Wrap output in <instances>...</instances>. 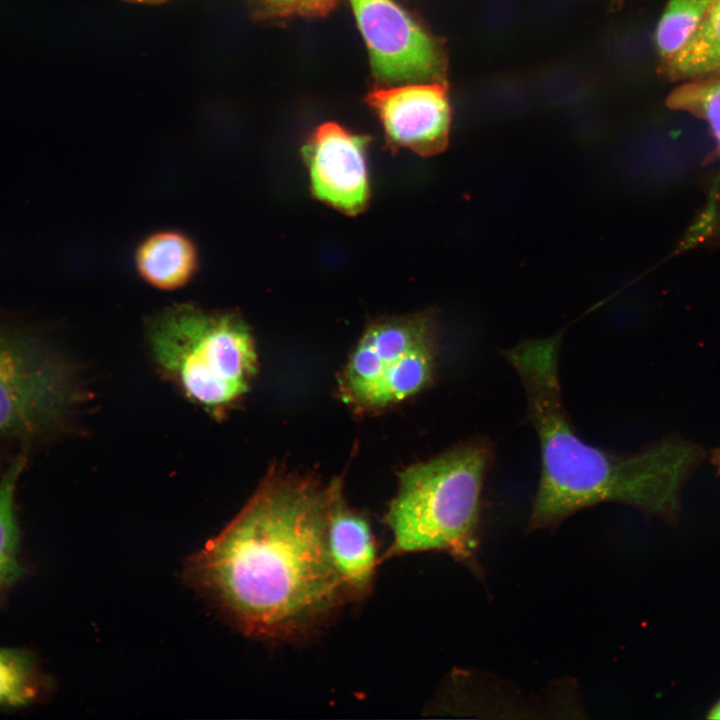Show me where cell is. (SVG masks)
<instances>
[{
	"instance_id": "cell-1",
	"label": "cell",
	"mask_w": 720,
	"mask_h": 720,
	"mask_svg": "<svg viewBox=\"0 0 720 720\" xmlns=\"http://www.w3.org/2000/svg\"><path fill=\"white\" fill-rule=\"evenodd\" d=\"M330 488L273 471L184 576L243 633L303 640L350 599L327 545Z\"/></svg>"
},
{
	"instance_id": "cell-2",
	"label": "cell",
	"mask_w": 720,
	"mask_h": 720,
	"mask_svg": "<svg viewBox=\"0 0 720 720\" xmlns=\"http://www.w3.org/2000/svg\"><path fill=\"white\" fill-rule=\"evenodd\" d=\"M561 339V333L528 338L503 351L523 385L526 418L540 449V478L528 531L555 528L571 515L603 503L626 504L661 517L674 515L680 489L702 462L704 450L674 437L635 453L588 444L574 429L563 403Z\"/></svg>"
},
{
	"instance_id": "cell-3",
	"label": "cell",
	"mask_w": 720,
	"mask_h": 720,
	"mask_svg": "<svg viewBox=\"0 0 720 720\" xmlns=\"http://www.w3.org/2000/svg\"><path fill=\"white\" fill-rule=\"evenodd\" d=\"M493 449L473 439L399 474L384 515L390 543L381 561L444 553L477 571L481 497Z\"/></svg>"
},
{
	"instance_id": "cell-4",
	"label": "cell",
	"mask_w": 720,
	"mask_h": 720,
	"mask_svg": "<svg viewBox=\"0 0 720 720\" xmlns=\"http://www.w3.org/2000/svg\"><path fill=\"white\" fill-rule=\"evenodd\" d=\"M147 332L160 370L210 414L224 415L247 393L257 354L239 314L177 304L156 314Z\"/></svg>"
},
{
	"instance_id": "cell-5",
	"label": "cell",
	"mask_w": 720,
	"mask_h": 720,
	"mask_svg": "<svg viewBox=\"0 0 720 720\" xmlns=\"http://www.w3.org/2000/svg\"><path fill=\"white\" fill-rule=\"evenodd\" d=\"M81 397L65 356L42 338L0 323V438L29 447L58 436Z\"/></svg>"
},
{
	"instance_id": "cell-6",
	"label": "cell",
	"mask_w": 720,
	"mask_h": 720,
	"mask_svg": "<svg viewBox=\"0 0 720 720\" xmlns=\"http://www.w3.org/2000/svg\"><path fill=\"white\" fill-rule=\"evenodd\" d=\"M375 75L388 83L440 82L446 62L437 40L393 0H349Z\"/></svg>"
},
{
	"instance_id": "cell-7",
	"label": "cell",
	"mask_w": 720,
	"mask_h": 720,
	"mask_svg": "<svg viewBox=\"0 0 720 720\" xmlns=\"http://www.w3.org/2000/svg\"><path fill=\"white\" fill-rule=\"evenodd\" d=\"M367 102L383 124L390 150L409 148L432 156L446 149L451 111L442 82L375 89Z\"/></svg>"
},
{
	"instance_id": "cell-8",
	"label": "cell",
	"mask_w": 720,
	"mask_h": 720,
	"mask_svg": "<svg viewBox=\"0 0 720 720\" xmlns=\"http://www.w3.org/2000/svg\"><path fill=\"white\" fill-rule=\"evenodd\" d=\"M369 137L348 132L336 123L319 126L302 149L315 198L355 216L370 196L366 149Z\"/></svg>"
},
{
	"instance_id": "cell-9",
	"label": "cell",
	"mask_w": 720,
	"mask_h": 720,
	"mask_svg": "<svg viewBox=\"0 0 720 720\" xmlns=\"http://www.w3.org/2000/svg\"><path fill=\"white\" fill-rule=\"evenodd\" d=\"M434 336L431 312L375 321L362 335L345 368L342 393L363 407L385 370L415 348L434 342Z\"/></svg>"
},
{
	"instance_id": "cell-10",
	"label": "cell",
	"mask_w": 720,
	"mask_h": 720,
	"mask_svg": "<svg viewBox=\"0 0 720 720\" xmlns=\"http://www.w3.org/2000/svg\"><path fill=\"white\" fill-rule=\"evenodd\" d=\"M329 488V555L350 602L362 601L372 592L382 562L376 538L368 518L347 506L341 483L335 481Z\"/></svg>"
},
{
	"instance_id": "cell-11",
	"label": "cell",
	"mask_w": 720,
	"mask_h": 720,
	"mask_svg": "<svg viewBox=\"0 0 720 720\" xmlns=\"http://www.w3.org/2000/svg\"><path fill=\"white\" fill-rule=\"evenodd\" d=\"M135 267L147 284L159 290L187 285L199 270L195 242L177 230H161L147 236L135 252Z\"/></svg>"
},
{
	"instance_id": "cell-12",
	"label": "cell",
	"mask_w": 720,
	"mask_h": 720,
	"mask_svg": "<svg viewBox=\"0 0 720 720\" xmlns=\"http://www.w3.org/2000/svg\"><path fill=\"white\" fill-rule=\"evenodd\" d=\"M673 80L687 81L720 73V0H714L684 47L662 63Z\"/></svg>"
},
{
	"instance_id": "cell-13",
	"label": "cell",
	"mask_w": 720,
	"mask_h": 720,
	"mask_svg": "<svg viewBox=\"0 0 720 720\" xmlns=\"http://www.w3.org/2000/svg\"><path fill=\"white\" fill-rule=\"evenodd\" d=\"M434 368V342L415 348L385 370L363 407H384L411 396L430 382Z\"/></svg>"
},
{
	"instance_id": "cell-14",
	"label": "cell",
	"mask_w": 720,
	"mask_h": 720,
	"mask_svg": "<svg viewBox=\"0 0 720 720\" xmlns=\"http://www.w3.org/2000/svg\"><path fill=\"white\" fill-rule=\"evenodd\" d=\"M28 446H22L0 479V595L22 574L19 562V527L15 510L17 484L28 461Z\"/></svg>"
},
{
	"instance_id": "cell-15",
	"label": "cell",
	"mask_w": 720,
	"mask_h": 720,
	"mask_svg": "<svg viewBox=\"0 0 720 720\" xmlns=\"http://www.w3.org/2000/svg\"><path fill=\"white\" fill-rule=\"evenodd\" d=\"M43 678L32 655L23 649L0 648V707H21L42 692Z\"/></svg>"
},
{
	"instance_id": "cell-16",
	"label": "cell",
	"mask_w": 720,
	"mask_h": 720,
	"mask_svg": "<svg viewBox=\"0 0 720 720\" xmlns=\"http://www.w3.org/2000/svg\"><path fill=\"white\" fill-rule=\"evenodd\" d=\"M714 0H669L655 31L661 63L675 56L695 32Z\"/></svg>"
},
{
	"instance_id": "cell-17",
	"label": "cell",
	"mask_w": 720,
	"mask_h": 720,
	"mask_svg": "<svg viewBox=\"0 0 720 720\" xmlns=\"http://www.w3.org/2000/svg\"><path fill=\"white\" fill-rule=\"evenodd\" d=\"M667 106L705 121L720 154V73L687 80L667 98Z\"/></svg>"
},
{
	"instance_id": "cell-18",
	"label": "cell",
	"mask_w": 720,
	"mask_h": 720,
	"mask_svg": "<svg viewBox=\"0 0 720 720\" xmlns=\"http://www.w3.org/2000/svg\"><path fill=\"white\" fill-rule=\"evenodd\" d=\"M335 0H273L281 14L323 15L333 6Z\"/></svg>"
},
{
	"instance_id": "cell-19",
	"label": "cell",
	"mask_w": 720,
	"mask_h": 720,
	"mask_svg": "<svg viewBox=\"0 0 720 720\" xmlns=\"http://www.w3.org/2000/svg\"><path fill=\"white\" fill-rule=\"evenodd\" d=\"M711 463L714 465L717 473L720 475V448L711 450Z\"/></svg>"
},
{
	"instance_id": "cell-20",
	"label": "cell",
	"mask_w": 720,
	"mask_h": 720,
	"mask_svg": "<svg viewBox=\"0 0 720 720\" xmlns=\"http://www.w3.org/2000/svg\"><path fill=\"white\" fill-rule=\"evenodd\" d=\"M709 718L720 719V701L710 711Z\"/></svg>"
},
{
	"instance_id": "cell-21",
	"label": "cell",
	"mask_w": 720,
	"mask_h": 720,
	"mask_svg": "<svg viewBox=\"0 0 720 720\" xmlns=\"http://www.w3.org/2000/svg\"><path fill=\"white\" fill-rule=\"evenodd\" d=\"M130 1H134V2L142 3V4L155 5V4H161L167 0H130Z\"/></svg>"
}]
</instances>
